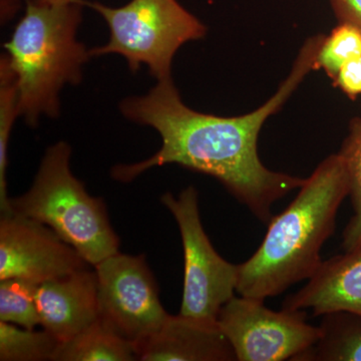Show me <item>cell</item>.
I'll return each mask as SVG.
<instances>
[{"instance_id":"9c48e42d","label":"cell","mask_w":361,"mask_h":361,"mask_svg":"<svg viewBox=\"0 0 361 361\" xmlns=\"http://www.w3.org/2000/svg\"><path fill=\"white\" fill-rule=\"evenodd\" d=\"M89 266L47 225L13 213L1 215L0 280L16 278L39 285Z\"/></svg>"},{"instance_id":"7402d4cb","label":"cell","mask_w":361,"mask_h":361,"mask_svg":"<svg viewBox=\"0 0 361 361\" xmlns=\"http://www.w3.org/2000/svg\"><path fill=\"white\" fill-rule=\"evenodd\" d=\"M18 0H1V20L7 21L18 11Z\"/></svg>"},{"instance_id":"ac0fdd59","label":"cell","mask_w":361,"mask_h":361,"mask_svg":"<svg viewBox=\"0 0 361 361\" xmlns=\"http://www.w3.org/2000/svg\"><path fill=\"white\" fill-rule=\"evenodd\" d=\"M37 286L16 278L0 280V322L27 329L39 326Z\"/></svg>"},{"instance_id":"52a82bcc","label":"cell","mask_w":361,"mask_h":361,"mask_svg":"<svg viewBox=\"0 0 361 361\" xmlns=\"http://www.w3.org/2000/svg\"><path fill=\"white\" fill-rule=\"evenodd\" d=\"M218 326L239 361L296 360L320 338L306 311L266 307L262 299L233 297L221 308Z\"/></svg>"},{"instance_id":"ba28073f","label":"cell","mask_w":361,"mask_h":361,"mask_svg":"<svg viewBox=\"0 0 361 361\" xmlns=\"http://www.w3.org/2000/svg\"><path fill=\"white\" fill-rule=\"evenodd\" d=\"M94 268L99 319L137 349L169 316L144 256L118 252Z\"/></svg>"},{"instance_id":"8fae6325","label":"cell","mask_w":361,"mask_h":361,"mask_svg":"<svg viewBox=\"0 0 361 361\" xmlns=\"http://www.w3.org/2000/svg\"><path fill=\"white\" fill-rule=\"evenodd\" d=\"M142 361L237 360L217 320L169 315L161 329L137 349Z\"/></svg>"},{"instance_id":"277c9868","label":"cell","mask_w":361,"mask_h":361,"mask_svg":"<svg viewBox=\"0 0 361 361\" xmlns=\"http://www.w3.org/2000/svg\"><path fill=\"white\" fill-rule=\"evenodd\" d=\"M71 148L59 142L45 152L32 186L9 199L11 214L37 221L96 266L118 253V235L111 227L101 198L87 193L71 169Z\"/></svg>"},{"instance_id":"7a4b0ae2","label":"cell","mask_w":361,"mask_h":361,"mask_svg":"<svg viewBox=\"0 0 361 361\" xmlns=\"http://www.w3.org/2000/svg\"><path fill=\"white\" fill-rule=\"evenodd\" d=\"M348 178L341 156H329L306 179L290 205L271 219L258 250L239 265L237 293L265 300L314 276L322 246L336 231Z\"/></svg>"},{"instance_id":"9a60e30c","label":"cell","mask_w":361,"mask_h":361,"mask_svg":"<svg viewBox=\"0 0 361 361\" xmlns=\"http://www.w3.org/2000/svg\"><path fill=\"white\" fill-rule=\"evenodd\" d=\"M339 155L348 173V196L355 212L342 234V249L348 252L361 247V118L351 123Z\"/></svg>"},{"instance_id":"4fadbf2b","label":"cell","mask_w":361,"mask_h":361,"mask_svg":"<svg viewBox=\"0 0 361 361\" xmlns=\"http://www.w3.org/2000/svg\"><path fill=\"white\" fill-rule=\"evenodd\" d=\"M320 338L299 361H361V314L334 311L322 315Z\"/></svg>"},{"instance_id":"2e32d148","label":"cell","mask_w":361,"mask_h":361,"mask_svg":"<svg viewBox=\"0 0 361 361\" xmlns=\"http://www.w3.org/2000/svg\"><path fill=\"white\" fill-rule=\"evenodd\" d=\"M61 342L45 329H23L0 322V360H54Z\"/></svg>"},{"instance_id":"e0dca14e","label":"cell","mask_w":361,"mask_h":361,"mask_svg":"<svg viewBox=\"0 0 361 361\" xmlns=\"http://www.w3.org/2000/svg\"><path fill=\"white\" fill-rule=\"evenodd\" d=\"M18 113V90L16 78L6 54L0 59V211L11 214L7 194V149L13 123Z\"/></svg>"},{"instance_id":"ffe728a7","label":"cell","mask_w":361,"mask_h":361,"mask_svg":"<svg viewBox=\"0 0 361 361\" xmlns=\"http://www.w3.org/2000/svg\"><path fill=\"white\" fill-rule=\"evenodd\" d=\"M336 85L350 99L361 94V54L348 61L334 78Z\"/></svg>"},{"instance_id":"8992f818","label":"cell","mask_w":361,"mask_h":361,"mask_svg":"<svg viewBox=\"0 0 361 361\" xmlns=\"http://www.w3.org/2000/svg\"><path fill=\"white\" fill-rule=\"evenodd\" d=\"M163 205L179 226L185 274L180 314L217 320L221 308L237 292L239 265L221 257L202 226L198 191L188 187L179 196L163 195Z\"/></svg>"},{"instance_id":"d6986e66","label":"cell","mask_w":361,"mask_h":361,"mask_svg":"<svg viewBox=\"0 0 361 361\" xmlns=\"http://www.w3.org/2000/svg\"><path fill=\"white\" fill-rule=\"evenodd\" d=\"M361 54V32L355 26L339 23L329 37H324L316 58V68H322L336 78L342 66Z\"/></svg>"},{"instance_id":"5bb4252c","label":"cell","mask_w":361,"mask_h":361,"mask_svg":"<svg viewBox=\"0 0 361 361\" xmlns=\"http://www.w3.org/2000/svg\"><path fill=\"white\" fill-rule=\"evenodd\" d=\"M134 344L116 334L99 318L68 341L59 343L54 361L137 360Z\"/></svg>"},{"instance_id":"5b68a950","label":"cell","mask_w":361,"mask_h":361,"mask_svg":"<svg viewBox=\"0 0 361 361\" xmlns=\"http://www.w3.org/2000/svg\"><path fill=\"white\" fill-rule=\"evenodd\" d=\"M106 21L110 39L90 49V56L120 54L130 70L146 66L157 80L172 78L176 52L206 35V26L177 0H130L121 7L85 1Z\"/></svg>"},{"instance_id":"3957f363","label":"cell","mask_w":361,"mask_h":361,"mask_svg":"<svg viewBox=\"0 0 361 361\" xmlns=\"http://www.w3.org/2000/svg\"><path fill=\"white\" fill-rule=\"evenodd\" d=\"M25 13L4 47L16 78L18 113L30 127L59 115V92L78 85L90 49L78 39L84 0H25Z\"/></svg>"},{"instance_id":"603a6c76","label":"cell","mask_w":361,"mask_h":361,"mask_svg":"<svg viewBox=\"0 0 361 361\" xmlns=\"http://www.w3.org/2000/svg\"><path fill=\"white\" fill-rule=\"evenodd\" d=\"M42 1H45V2H59V1H66V0H42Z\"/></svg>"},{"instance_id":"6da1fadb","label":"cell","mask_w":361,"mask_h":361,"mask_svg":"<svg viewBox=\"0 0 361 361\" xmlns=\"http://www.w3.org/2000/svg\"><path fill=\"white\" fill-rule=\"evenodd\" d=\"M323 39L308 40L276 94L246 115L224 118L192 110L180 99L172 78L158 80L144 96L123 99V116L153 128L161 135V146L147 160L116 166L114 179L130 182L149 169L175 164L215 178L259 221L269 224L275 202L300 189L306 179L266 168L258 156L259 133L316 68Z\"/></svg>"},{"instance_id":"30bf717a","label":"cell","mask_w":361,"mask_h":361,"mask_svg":"<svg viewBox=\"0 0 361 361\" xmlns=\"http://www.w3.org/2000/svg\"><path fill=\"white\" fill-rule=\"evenodd\" d=\"M40 326L61 343L68 341L99 318L96 270H78L37 286Z\"/></svg>"},{"instance_id":"7c38bea8","label":"cell","mask_w":361,"mask_h":361,"mask_svg":"<svg viewBox=\"0 0 361 361\" xmlns=\"http://www.w3.org/2000/svg\"><path fill=\"white\" fill-rule=\"evenodd\" d=\"M283 307L311 310L315 316L334 311L361 314V247L323 261L307 284L285 299Z\"/></svg>"},{"instance_id":"44dd1931","label":"cell","mask_w":361,"mask_h":361,"mask_svg":"<svg viewBox=\"0 0 361 361\" xmlns=\"http://www.w3.org/2000/svg\"><path fill=\"white\" fill-rule=\"evenodd\" d=\"M339 23L355 26L361 32V0H331Z\"/></svg>"}]
</instances>
